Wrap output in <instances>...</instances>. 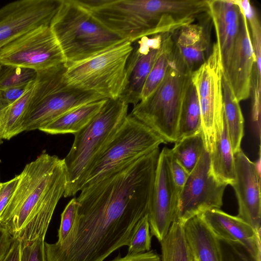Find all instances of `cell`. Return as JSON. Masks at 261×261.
<instances>
[{
    "label": "cell",
    "instance_id": "cell-1",
    "mask_svg": "<svg viewBox=\"0 0 261 261\" xmlns=\"http://www.w3.org/2000/svg\"><path fill=\"white\" fill-rule=\"evenodd\" d=\"M154 174L135 162L83 188L75 221L61 243H44L46 261H103L127 246L138 221L148 214Z\"/></svg>",
    "mask_w": 261,
    "mask_h": 261
},
{
    "label": "cell",
    "instance_id": "cell-2",
    "mask_svg": "<svg viewBox=\"0 0 261 261\" xmlns=\"http://www.w3.org/2000/svg\"><path fill=\"white\" fill-rule=\"evenodd\" d=\"M15 190L0 223L22 243L45 237L67 184L63 159L43 152L19 174Z\"/></svg>",
    "mask_w": 261,
    "mask_h": 261
},
{
    "label": "cell",
    "instance_id": "cell-3",
    "mask_svg": "<svg viewBox=\"0 0 261 261\" xmlns=\"http://www.w3.org/2000/svg\"><path fill=\"white\" fill-rule=\"evenodd\" d=\"M128 106L120 99H107L90 122L74 135L72 145L63 159L67 176L64 197L81 191L91 167L127 116Z\"/></svg>",
    "mask_w": 261,
    "mask_h": 261
},
{
    "label": "cell",
    "instance_id": "cell-4",
    "mask_svg": "<svg viewBox=\"0 0 261 261\" xmlns=\"http://www.w3.org/2000/svg\"><path fill=\"white\" fill-rule=\"evenodd\" d=\"M49 27L65 65L87 59L124 40L97 22L76 0H61Z\"/></svg>",
    "mask_w": 261,
    "mask_h": 261
},
{
    "label": "cell",
    "instance_id": "cell-5",
    "mask_svg": "<svg viewBox=\"0 0 261 261\" xmlns=\"http://www.w3.org/2000/svg\"><path fill=\"white\" fill-rule=\"evenodd\" d=\"M191 73L175 48L163 81L146 100L134 107L129 114L149 127L167 143L178 139L181 109Z\"/></svg>",
    "mask_w": 261,
    "mask_h": 261
},
{
    "label": "cell",
    "instance_id": "cell-6",
    "mask_svg": "<svg viewBox=\"0 0 261 261\" xmlns=\"http://www.w3.org/2000/svg\"><path fill=\"white\" fill-rule=\"evenodd\" d=\"M65 65L37 72L34 90L22 124V131L41 129L64 114L86 103L105 99L69 85Z\"/></svg>",
    "mask_w": 261,
    "mask_h": 261
},
{
    "label": "cell",
    "instance_id": "cell-7",
    "mask_svg": "<svg viewBox=\"0 0 261 261\" xmlns=\"http://www.w3.org/2000/svg\"><path fill=\"white\" fill-rule=\"evenodd\" d=\"M133 43L121 40L84 60L65 65V81L70 86L98 94L105 99H119L126 84V67Z\"/></svg>",
    "mask_w": 261,
    "mask_h": 261
},
{
    "label": "cell",
    "instance_id": "cell-8",
    "mask_svg": "<svg viewBox=\"0 0 261 261\" xmlns=\"http://www.w3.org/2000/svg\"><path fill=\"white\" fill-rule=\"evenodd\" d=\"M166 143L149 127L128 114L91 167L82 189L122 170Z\"/></svg>",
    "mask_w": 261,
    "mask_h": 261
},
{
    "label": "cell",
    "instance_id": "cell-9",
    "mask_svg": "<svg viewBox=\"0 0 261 261\" xmlns=\"http://www.w3.org/2000/svg\"><path fill=\"white\" fill-rule=\"evenodd\" d=\"M93 17L121 39L133 43L165 34L155 20L151 0H76Z\"/></svg>",
    "mask_w": 261,
    "mask_h": 261
},
{
    "label": "cell",
    "instance_id": "cell-10",
    "mask_svg": "<svg viewBox=\"0 0 261 261\" xmlns=\"http://www.w3.org/2000/svg\"><path fill=\"white\" fill-rule=\"evenodd\" d=\"M223 69L217 43L206 60L191 73L199 103L202 130L207 151L211 152L216 132L224 121Z\"/></svg>",
    "mask_w": 261,
    "mask_h": 261
},
{
    "label": "cell",
    "instance_id": "cell-11",
    "mask_svg": "<svg viewBox=\"0 0 261 261\" xmlns=\"http://www.w3.org/2000/svg\"><path fill=\"white\" fill-rule=\"evenodd\" d=\"M60 47L49 25L21 35L0 50V64L39 72L65 65Z\"/></svg>",
    "mask_w": 261,
    "mask_h": 261
},
{
    "label": "cell",
    "instance_id": "cell-12",
    "mask_svg": "<svg viewBox=\"0 0 261 261\" xmlns=\"http://www.w3.org/2000/svg\"><path fill=\"white\" fill-rule=\"evenodd\" d=\"M227 186L213 174L210 154L205 149L189 173L179 194L174 221L182 225L190 218L206 211L220 209Z\"/></svg>",
    "mask_w": 261,
    "mask_h": 261
},
{
    "label": "cell",
    "instance_id": "cell-13",
    "mask_svg": "<svg viewBox=\"0 0 261 261\" xmlns=\"http://www.w3.org/2000/svg\"><path fill=\"white\" fill-rule=\"evenodd\" d=\"M61 0H17L0 8V50L21 35L49 25Z\"/></svg>",
    "mask_w": 261,
    "mask_h": 261
},
{
    "label": "cell",
    "instance_id": "cell-14",
    "mask_svg": "<svg viewBox=\"0 0 261 261\" xmlns=\"http://www.w3.org/2000/svg\"><path fill=\"white\" fill-rule=\"evenodd\" d=\"M170 149L167 147L160 151L147 214L150 233L159 242L167 234L174 220L178 200L170 170Z\"/></svg>",
    "mask_w": 261,
    "mask_h": 261
},
{
    "label": "cell",
    "instance_id": "cell-15",
    "mask_svg": "<svg viewBox=\"0 0 261 261\" xmlns=\"http://www.w3.org/2000/svg\"><path fill=\"white\" fill-rule=\"evenodd\" d=\"M235 179L231 185L235 192L237 216L260 233V158L252 162L241 149L234 154Z\"/></svg>",
    "mask_w": 261,
    "mask_h": 261
},
{
    "label": "cell",
    "instance_id": "cell-16",
    "mask_svg": "<svg viewBox=\"0 0 261 261\" xmlns=\"http://www.w3.org/2000/svg\"><path fill=\"white\" fill-rule=\"evenodd\" d=\"M239 6L241 11L239 30L228 69L224 74L240 102L250 97L255 60L247 21L243 10Z\"/></svg>",
    "mask_w": 261,
    "mask_h": 261
},
{
    "label": "cell",
    "instance_id": "cell-17",
    "mask_svg": "<svg viewBox=\"0 0 261 261\" xmlns=\"http://www.w3.org/2000/svg\"><path fill=\"white\" fill-rule=\"evenodd\" d=\"M199 216L218 238L241 244L256 261H261L260 233L249 224L218 208Z\"/></svg>",
    "mask_w": 261,
    "mask_h": 261
},
{
    "label": "cell",
    "instance_id": "cell-18",
    "mask_svg": "<svg viewBox=\"0 0 261 261\" xmlns=\"http://www.w3.org/2000/svg\"><path fill=\"white\" fill-rule=\"evenodd\" d=\"M224 73L227 71L239 32L241 11L236 0H207Z\"/></svg>",
    "mask_w": 261,
    "mask_h": 261
},
{
    "label": "cell",
    "instance_id": "cell-19",
    "mask_svg": "<svg viewBox=\"0 0 261 261\" xmlns=\"http://www.w3.org/2000/svg\"><path fill=\"white\" fill-rule=\"evenodd\" d=\"M173 34H168L161 46L146 53L139 51L133 45L126 67V84L120 96L121 100L127 105H137L141 99L142 90L151 69L157 59L173 41Z\"/></svg>",
    "mask_w": 261,
    "mask_h": 261
},
{
    "label": "cell",
    "instance_id": "cell-20",
    "mask_svg": "<svg viewBox=\"0 0 261 261\" xmlns=\"http://www.w3.org/2000/svg\"><path fill=\"white\" fill-rule=\"evenodd\" d=\"M210 18V16L204 23H191L176 31L175 51L191 72L206 60L211 51Z\"/></svg>",
    "mask_w": 261,
    "mask_h": 261
},
{
    "label": "cell",
    "instance_id": "cell-21",
    "mask_svg": "<svg viewBox=\"0 0 261 261\" xmlns=\"http://www.w3.org/2000/svg\"><path fill=\"white\" fill-rule=\"evenodd\" d=\"M182 226L194 260L222 261L219 239L199 215L190 218Z\"/></svg>",
    "mask_w": 261,
    "mask_h": 261
},
{
    "label": "cell",
    "instance_id": "cell-22",
    "mask_svg": "<svg viewBox=\"0 0 261 261\" xmlns=\"http://www.w3.org/2000/svg\"><path fill=\"white\" fill-rule=\"evenodd\" d=\"M210 154L211 166L215 177L231 185L235 179V161L224 117L223 124L216 132Z\"/></svg>",
    "mask_w": 261,
    "mask_h": 261
},
{
    "label": "cell",
    "instance_id": "cell-23",
    "mask_svg": "<svg viewBox=\"0 0 261 261\" xmlns=\"http://www.w3.org/2000/svg\"><path fill=\"white\" fill-rule=\"evenodd\" d=\"M107 99L80 106L56 118L40 130L51 135L75 134L85 127L99 113Z\"/></svg>",
    "mask_w": 261,
    "mask_h": 261
},
{
    "label": "cell",
    "instance_id": "cell-24",
    "mask_svg": "<svg viewBox=\"0 0 261 261\" xmlns=\"http://www.w3.org/2000/svg\"><path fill=\"white\" fill-rule=\"evenodd\" d=\"M222 87L224 117L234 154L241 149V141L244 136V118L240 102L235 96L224 73Z\"/></svg>",
    "mask_w": 261,
    "mask_h": 261
},
{
    "label": "cell",
    "instance_id": "cell-25",
    "mask_svg": "<svg viewBox=\"0 0 261 261\" xmlns=\"http://www.w3.org/2000/svg\"><path fill=\"white\" fill-rule=\"evenodd\" d=\"M35 82L22 96L9 105L4 111L0 122L2 139L9 140L22 132V124L34 90Z\"/></svg>",
    "mask_w": 261,
    "mask_h": 261
},
{
    "label": "cell",
    "instance_id": "cell-26",
    "mask_svg": "<svg viewBox=\"0 0 261 261\" xmlns=\"http://www.w3.org/2000/svg\"><path fill=\"white\" fill-rule=\"evenodd\" d=\"M201 131L202 121L199 103L196 89L191 81L181 109L177 140Z\"/></svg>",
    "mask_w": 261,
    "mask_h": 261
},
{
    "label": "cell",
    "instance_id": "cell-27",
    "mask_svg": "<svg viewBox=\"0 0 261 261\" xmlns=\"http://www.w3.org/2000/svg\"><path fill=\"white\" fill-rule=\"evenodd\" d=\"M160 242L161 261H193L181 224L173 221L167 234Z\"/></svg>",
    "mask_w": 261,
    "mask_h": 261
},
{
    "label": "cell",
    "instance_id": "cell-28",
    "mask_svg": "<svg viewBox=\"0 0 261 261\" xmlns=\"http://www.w3.org/2000/svg\"><path fill=\"white\" fill-rule=\"evenodd\" d=\"M205 149L202 130L177 140L170 151L172 155L190 173Z\"/></svg>",
    "mask_w": 261,
    "mask_h": 261
},
{
    "label": "cell",
    "instance_id": "cell-29",
    "mask_svg": "<svg viewBox=\"0 0 261 261\" xmlns=\"http://www.w3.org/2000/svg\"><path fill=\"white\" fill-rule=\"evenodd\" d=\"M174 48L173 41L157 59L143 85L140 101L148 99L163 81L167 71Z\"/></svg>",
    "mask_w": 261,
    "mask_h": 261
},
{
    "label": "cell",
    "instance_id": "cell-30",
    "mask_svg": "<svg viewBox=\"0 0 261 261\" xmlns=\"http://www.w3.org/2000/svg\"><path fill=\"white\" fill-rule=\"evenodd\" d=\"M246 16L255 63L254 68L261 74V24L257 12L250 1L236 0Z\"/></svg>",
    "mask_w": 261,
    "mask_h": 261
},
{
    "label": "cell",
    "instance_id": "cell-31",
    "mask_svg": "<svg viewBox=\"0 0 261 261\" xmlns=\"http://www.w3.org/2000/svg\"><path fill=\"white\" fill-rule=\"evenodd\" d=\"M34 70L0 64V90L27 85L36 80Z\"/></svg>",
    "mask_w": 261,
    "mask_h": 261
},
{
    "label": "cell",
    "instance_id": "cell-32",
    "mask_svg": "<svg viewBox=\"0 0 261 261\" xmlns=\"http://www.w3.org/2000/svg\"><path fill=\"white\" fill-rule=\"evenodd\" d=\"M151 234L147 214L137 223L127 245L128 254L143 253L150 250Z\"/></svg>",
    "mask_w": 261,
    "mask_h": 261
},
{
    "label": "cell",
    "instance_id": "cell-33",
    "mask_svg": "<svg viewBox=\"0 0 261 261\" xmlns=\"http://www.w3.org/2000/svg\"><path fill=\"white\" fill-rule=\"evenodd\" d=\"M250 97L251 98V117L254 134L260 142L261 74L253 68Z\"/></svg>",
    "mask_w": 261,
    "mask_h": 261
},
{
    "label": "cell",
    "instance_id": "cell-34",
    "mask_svg": "<svg viewBox=\"0 0 261 261\" xmlns=\"http://www.w3.org/2000/svg\"><path fill=\"white\" fill-rule=\"evenodd\" d=\"M218 239L222 261H256L241 244Z\"/></svg>",
    "mask_w": 261,
    "mask_h": 261
},
{
    "label": "cell",
    "instance_id": "cell-35",
    "mask_svg": "<svg viewBox=\"0 0 261 261\" xmlns=\"http://www.w3.org/2000/svg\"><path fill=\"white\" fill-rule=\"evenodd\" d=\"M78 203L76 198L69 201L61 215V223L58 231V243H61L70 233L73 227L77 213Z\"/></svg>",
    "mask_w": 261,
    "mask_h": 261
},
{
    "label": "cell",
    "instance_id": "cell-36",
    "mask_svg": "<svg viewBox=\"0 0 261 261\" xmlns=\"http://www.w3.org/2000/svg\"><path fill=\"white\" fill-rule=\"evenodd\" d=\"M45 237H40L30 243L21 242L20 261H46Z\"/></svg>",
    "mask_w": 261,
    "mask_h": 261
},
{
    "label": "cell",
    "instance_id": "cell-37",
    "mask_svg": "<svg viewBox=\"0 0 261 261\" xmlns=\"http://www.w3.org/2000/svg\"><path fill=\"white\" fill-rule=\"evenodd\" d=\"M170 167L174 185L178 198L189 173L172 155L171 153L170 158Z\"/></svg>",
    "mask_w": 261,
    "mask_h": 261
},
{
    "label": "cell",
    "instance_id": "cell-38",
    "mask_svg": "<svg viewBox=\"0 0 261 261\" xmlns=\"http://www.w3.org/2000/svg\"><path fill=\"white\" fill-rule=\"evenodd\" d=\"M19 175L5 182H2L0 188V217L11 199L17 185Z\"/></svg>",
    "mask_w": 261,
    "mask_h": 261
},
{
    "label": "cell",
    "instance_id": "cell-39",
    "mask_svg": "<svg viewBox=\"0 0 261 261\" xmlns=\"http://www.w3.org/2000/svg\"><path fill=\"white\" fill-rule=\"evenodd\" d=\"M34 82L27 85L0 90V99L11 105L22 96Z\"/></svg>",
    "mask_w": 261,
    "mask_h": 261
},
{
    "label": "cell",
    "instance_id": "cell-40",
    "mask_svg": "<svg viewBox=\"0 0 261 261\" xmlns=\"http://www.w3.org/2000/svg\"><path fill=\"white\" fill-rule=\"evenodd\" d=\"M110 261H161V256L154 250L134 254H127L125 256H121L119 254L115 258Z\"/></svg>",
    "mask_w": 261,
    "mask_h": 261
},
{
    "label": "cell",
    "instance_id": "cell-41",
    "mask_svg": "<svg viewBox=\"0 0 261 261\" xmlns=\"http://www.w3.org/2000/svg\"><path fill=\"white\" fill-rule=\"evenodd\" d=\"M7 227L0 223V261H3L14 240Z\"/></svg>",
    "mask_w": 261,
    "mask_h": 261
},
{
    "label": "cell",
    "instance_id": "cell-42",
    "mask_svg": "<svg viewBox=\"0 0 261 261\" xmlns=\"http://www.w3.org/2000/svg\"><path fill=\"white\" fill-rule=\"evenodd\" d=\"M21 241L15 238L11 248L3 261H20Z\"/></svg>",
    "mask_w": 261,
    "mask_h": 261
},
{
    "label": "cell",
    "instance_id": "cell-43",
    "mask_svg": "<svg viewBox=\"0 0 261 261\" xmlns=\"http://www.w3.org/2000/svg\"><path fill=\"white\" fill-rule=\"evenodd\" d=\"M9 105L0 99V122L4 111Z\"/></svg>",
    "mask_w": 261,
    "mask_h": 261
},
{
    "label": "cell",
    "instance_id": "cell-44",
    "mask_svg": "<svg viewBox=\"0 0 261 261\" xmlns=\"http://www.w3.org/2000/svg\"><path fill=\"white\" fill-rule=\"evenodd\" d=\"M0 138L2 139V138H1V127H0Z\"/></svg>",
    "mask_w": 261,
    "mask_h": 261
},
{
    "label": "cell",
    "instance_id": "cell-45",
    "mask_svg": "<svg viewBox=\"0 0 261 261\" xmlns=\"http://www.w3.org/2000/svg\"><path fill=\"white\" fill-rule=\"evenodd\" d=\"M2 139H1V138H0V144H1V143H2Z\"/></svg>",
    "mask_w": 261,
    "mask_h": 261
},
{
    "label": "cell",
    "instance_id": "cell-46",
    "mask_svg": "<svg viewBox=\"0 0 261 261\" xmlns=\"http://www.w3.org/2000/svg\"><path fill=\"white\" fill-rule=\"evenodd\" d=\"M1 184H2V182H1V181H0V188H1Z\"/></svg>",
    "mask_w": 261,
    "mask_h": 261
},
{
    "label": "cell",
    "instance_id": "cell-47",
    "mask_svg": "<svg viewBox=\"0 0 261 261\" xmlns=\"http://www.w3.org/2000/svg\"><path fill=\"white\" fill-rule=\"evenodd\" d=\"M193 261H196V260H193Z\"/></svg>",
    "mask_w": 261,
    "mask_h": 261
}]
</instances>
